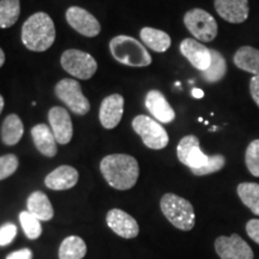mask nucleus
<instances>
[{
  "instance_id": "obj_15",
  "label": "nucleus",
  "mask_w": 259,
  "mask_h": 259,
  "mask_svg": "<svg viewBox=\"0 0 259 259\" xmlns=\"http://www.w3.org/2000/svg\"><path fill=\"white\" fill-rule=\"evenodd\" d=\"M122 113H124V97L120 94L107 96L100 107V122L107 130L114 128L121 121Z\"/></svg>"
},
{
  "instance_id": "obj_24",
  "label": "nucleus",
  "mask_w": 259,
  "mask_h": 259,
  "mask_svg": "<svg viewBox=\"0 0 259 259\" xmlns=\"http://www.w3.org/2000/svg\"><path fill=\"white\" fill-rule=\"evenodd\" d=\"M211 53V64L208 67V70L200 72L202 78L206 83H218L221 80L227 73V61L225 57L216 50H210Z\"/></svg>"
},
{
  "instance_id": "obj_6",
  "label": "nucleus",
  "mask_w": 259,
  "mask_h": 259,
  "mask_svg": "<svg viewBox=\"0 0 259 259\" xmlns=\"http://www.w3.org/2000/svg\"><path fill=\"white\" fill-rule=\"evenodd\" d=\"M132 127L136 134L141 136L145 147L153 150H161L166 148L169 142V137L166 130L160 122L155 121L148 115H137L132 120Z\"/></svg>"
},
{
  "instance_id": "obj_30",
  "label": "nucleus",
  "mask_w": 259,
  "mask_h": 259,
  "mask_svg": "<svg viewBox=\"0 0 259 259\" xmlns=\"http://www.w3.org/2000/svg\"><path fill=\"white\" fill-rule=\"evenodd\" d=\"M226 164V157L221 154L218 155H211L209 157L208 163L205 166H203L202 168H198V169H193L191 170L194 176L198 177H203V176H209V174L216 173V171H220L225 167Z\"/></svg>"
},
{
  "instance_id": "obj_16",
  "label": "nucleus",
  "mask_w": 259,
  "mask_h": 259,
  "mask_svg": "<svg viewBox=\"0 0 259 259\" xmlns=\"http://www.w3.org/2000/svg\"><path fill=\"white\" fill-rule=\"evenodd\" d=\"M215 10L220 17L233 24H239L248 18V0H215Z\"/></svg>"
},
{
  "instance_id": "obj_29",
  "label": "nucleus",
  "mask_w": 259,
  "mask_h": 259,
  "mask_svg": "<svg viewBox=\"0 0 259 259\" xmlns=\"http://www.w3.org/2000/svg\"><path fill=\"white\" fill-rule=\"evenodd\" d=\"M245 162L252 176L259 178V139H254L248 144L246 149Z\"/></svg>"
},
{
  "instance_id": "obj_27",
  "label": "nucleus",
  "mask_w": 259,
  "mask_h": 259,
  "mask_svg": "<svg viewBox=\"0 0 259 259\" xmlns=\"http://www.w3.org/2000/svg\"><path fill=\"white\" fill-rule=\"evenodd\" d=\"M21 14L19 0H0V28L12 27Z\"/></svg>"
},
{
  "instance_id": "obj_11",
  "label": "nucleus",
  "mask_w": 259,
  "mask_h": 259,
  "mask_svg": "<svg viewBox=\"0 0 259 259\" xmlns=\"http://www.w3.org/2000/svg\"><path fill=\"white\" fill-rule=\"evenodd\" d=\"M66 21L71 28L87 37H95L101 31V25L95 16L79 6H71L66 11Z\"/></svg>"
},
{
  "instance_id": "obj_14",
  "label": "nucleus",
  "mask_w": 259,
  "mask_h": 259,
  "mask_svg": "<svg viewBox=\"0 0 259 259\" xmlns=\"http://www.w3.org/2000/svg\"><path fill=\"white\" fill-rule=\"evenodd\" d=\"M180 52L192 64V66L200 72L208 70L211 64V53L209 48L194 38H185L181 41Z\"/></svg>"
},
{
  "instance_id": "obj_13",
  "label": "nucleus",
  "mask_w": 259,
  "mask_h": 259,
  "mask_svg": "<svg viewBox=\"0 0 259 259\" xmlns=\"http://www.w3.org/2000/svg\"><path fill=\"white\" fill-rule=\"evenodd\" d=\"M107 225L115 234L124 239L136 238L139 233V226L136 220L120 209L109 210L106 216Z\"/></svg>"
},
{
  "instance_id": "obj_33",
  "label": "nucleus",
  "mask_w": 259,
  "mask_h": 259,
  "mask_svg": "<svg viewBox=\"0 0 259 259\" xmlns=\"http://www.w3.org/2000/svg\"><path fill=\"white\" fill-rule=\"evenodd\" d=\"M246 233H247L252 240L259 245V220H250L247 225H246Z\"/></svg>"
},
{
  "instance_id": "obj_18",
  "label": "nucleus",
  "mask_w": 259,
  "mask_h": 259,
  "mask_svg": "<svg viewBox=\"0 0 259 259\" xmlns=\"http://www.w3.org/2000/svg\"><path fill=\"white\" fill-rule=\"evenodd\" d=\"M79 174L76 168L71 166H60L51 171L45 179V184L48 189L54 191L69 190L76 185Z\"/></svg>"
},
{
  "instance_id": "obj_26",
  "label": "nucleus",
  "mask_w": 259,
  "mask_h": 259,
  "mask_svg": "<svg viewBox=\"0 0 259 259\" xmlns=\"http://www.w3.org/2000/svg\"><path fill=\"white\" fill-rule=\"evenodd\" d=\"M238 194L242 203L251 210L254 215L259 216V184L241 183L239 184Z\"/></svg>"
},
{
  "instance_id": "obj_17",
  "label": "nucleus",
  "mask_w": 259,
  "mask_h": 259,
  "mask_svg": "<svg viewBox=\"0 0 259 259\" xmlns=\"http://www.w3.org/2000/svg\"><path fill=\"white\" fill-rule=\"evenodd\" d=\"M145 107L157 121L168 124L176 119V112L171 108L163 94L158 90H150L145 96Z\"/></svg>"
},
{
  "instance_id": "obj_4",
  "label": "nucleus",
  "mask_w": 259,
  "mask_h": 259,
  "mask_svg": "<svg viewBox=\"0 0 259 259\" xmlns=\"http://www.w3.org/2000/svg\"><path fill=\"white\" fill-rule=\"evenodd\" d=\"M160 206L163 215L180 231H191L196 223V213L189 200L174 193H166L161 198Z\"/></svg>"
},
{
  "instance_id": "obj_22",
  "label": "nucleus",
  "mask_w": 259,
  "mask_h": 259,
  "mask_svg": "<svg viewBox=\"0 0 259 259\" xmlns=\"http://www.w3.org/2000/svg\"><path fill=\"white\" fill-rule=\"evenodd\" d=\"M141 40L143 41L145 46L157 53H163L169 50L171 40L167 32L158 30V29L145 27L141 30Z\"/></svg>"
},
{
  "instance_id": "obj_3",
  "label": "nucleus",
  "mask_w": 259,
  "mask_h": 259,
  "mask_svg": "<svg viewBox=\"0 0 259 259\" xmlns=\"http://www.w3.org/2000/svg\"><path fill=\"white\" fill-rule=\"evenodd\" d=\"M109 50L114 59L122 65L132 67L149 66L153 61L149 52L136 38L127 35H118L109 42Z\"/></svg>"
},
{
  "instance_id": "obj_31",
  "label": "nucleus",
  "mask_w": 259,
  "mask_h": 259,
  "mask_svg": "<svg viewBox=\"0 0 259 259\" xmlns=\"http://www.w3.org/2000/svg\"><path fill=\"white\" fill-rule=\"evenodd\" d=\"M18 168V158L14 154L0 156V180L11 177Z\"/></svg>"
},
{
  "instance_id": "obj_7",
  "label": "nucleus",
  "mask_w": 259,
  "mask_h": 259,
  "mask_svg": "<svg viewBox=\"0 0 259 259\" xmlns=\"http://www.w3.org/2000/svg\"><path fill=\"white\" fill-rule=\"evenodd\" d=\"M60 63L67 73L83 80L92 78L97 70V63L93 56L79 50L65 51Z\"/></svg>"
},
{
  "instance_id": "obj_37",
  "label": "nucleus",
  "mask_w": 259,
  "mask_h": 259,
  "mask_svg": "<svg viewBox=\"0 0 259 259\" xmlns=\"http://www.w3.org/2000/svg\"><path fill=\"white\" fill-rule=\"evenodd\" d=\"M4 63H5V53H4V51L0 48V67L4 65Z\"/></svg>"
},
{
  "instance_id": "obj_5",
  "label": "nucleus",
  "mask_w": 259,
  "mask_h": 259,
  "mask_svg": "<svg viewBox=\"0 0 259 259\" xmlns=\"http://www.w3.org/2000/svg\"><path fill=\"white\" fill-rule=\"evenodd\" d=\"M184 24L200 42H211L219 32L216 19L203 9H192L184 16Z\"/></svg>"
},
{
  "instance_id": "obj_9",
  "label": "nucleus",
  "mask_w": 259,
  "mask_h": 259,
  "mask_svg": "<svg viewBox=\"0 0 259 259\" xmlns=\"http://www.w3.org/2000/svg\"><path fill=\"white\" fill-rule=\"evenodd\" d=\"M177 155L181 163L189 167L191 170L205 166L210 157L209 155H205L200 150L199 139L193 135L181 138L178 144Z\"/></svg>"
},
{
  "instance_id": "obj_19",
  "label": "nucleus",
  "mask_w": 259,
  "mask_h": 259,
  "mask_svg": "<svg viewBox=\"0 0 259 259\" xmlns=\"http://www.w3.org/2000/svg\"><path fill=\"white\" fill-rule=\"evenodd\" d=\"M31 137L35 147L42 155L47 157H54L57 155V139L52 128L46 124L35 125L31 128Z\"/></svg>"
},
{
  "instance_id": "obj_10",
  "label": "nucleus",
  "mask_w": 259,
  "mask_h": 259,
  "mask_svg": "<svg viewBox=\"0 0 259 259\" xmlns=\"http://www.w3.org/2000/svg\"><path fill=\"white\" fill-rule=\"evenodd\" d=\"M216 253L221 259H253V251L241 236H219L215 240Z\"/></svg>"
},
{
  "instance_id": "obj_23",
  "label": "nucleus",
  "mask_w": 259,
  "mask_h": 259,
  "mask_svg": "<svg viewBox=\"0 0 259 259\" xmlns=\"http://www.w3.org/2000/svg\"><path fill=\"white\" fill-rule=\"evenodd\" d=\"M23 122L17 114H10L2 125V141L6 145H16L23 136Z\"/></svg>"
},
{
  "instance_id": "obj_20",
  "label": "nucleus",
  "mask_w": 259,
  "mask_h": 259,
  "mask_svg": "<svg viewBox=\"0 0 259 259\" xmlns=\"http://www.w3.org/2000/svg\"><path fill=\"white\" fill-rule=\"evenodd\" d=\"M28 211L40 221H50L53 218L54 210L47 194L41 191H35L29 196L27 202Z\"/></svg>"
},
{
  "instance_id": "obj_28",
  "label": "nucleus",
  "mask_w": 259,
  "mask_h": 259,
  "mask_svg": "<svg viewBox=\"0 0 259 259\" xmlns=\"http://www.w3.org/2000/svg\"><path fill=\"white\" fill-rule=\"evenodd\" d=\"M19 222H21L22 228H23L24 234L28 236L29 239L34 240L37 239L42 233V227L40 223V220H37L34 215H31L28 211H22L19 213Z\"/></svg>"
},
{
  "instance_id": "obj_21",
  "label": "nucleus",
  "mask_w": 259,
  "mask_h": 259,
  "mask_svg": "<svg viewBox=\"0 0 259 259\" xmlns=\"http://www.w3.org/2000/svg\"><path fill=\"white\" fill-rule=\"evenodd\" d=\"M235 66L248 73L259 76V50L251 46H242L233 58Z\"/></svg>"
},
{
  "instance_id": "obj_32",
  "label": "nucleus",
  "mask_w": 259,
  "mask_h": 259,
  "mask_svg": "<svg viewBox=\"0 0 259 259\" xmlns=\"http://www.w3.org/2000/svg\"><path fill=\"white\" fill-rule=\"evenodd\" d=\"M17 235V227L14 223H5L0 227V246L11 244Z\"/></svg>"
},
{
  "instance_id": "obj_38",
  "label": "nucleus",
  "mask_w": 259,
  "mask_h": 259,
  "mask_svg": "<svg viewBox=\"0 0 259 259\" xmlns=\"http://www.w3.org/2000/svg\"><path fill=\"white\" fill-rule=\"evenodd\" d=\"M4 97H3L2 95H0V114H2L3 109H4Z\"/></svg>"
},
{
  "instance_id": "obj_12",
  "label": "nucleus",
  "mask_w": 259,
  "mask_h": 259,
  "mask_svg": "<svg viewBox=\"0 0 259 259\" xmlns=\"http://www.w3.org/2000/svg\"><path fill=\"white\" fill-rule=\"evenodd\" d=\"M48 121L57 143L63 145L70 143L73 136V126L69 112L63 107H53L48 112Z\"/></svg>"
},
{
  "instance_id": "obj_8",
  "label": "nucleus",
  "mask_w": 259,
  "mask_h": 259,
  "mask_svg": "<svg viewBox=\"0 0 259 259\" xmlns=\"http://www.w3.org/2000/svg\"><path fill=\"white\" fill-rule=\"evenodd\" d=\"M54 93L61 102H64L71 112L77 115H85L90 111L89 100L84 96L80 84L74 79L64 78L57 83Z\"/></svg>"
},
{
  "instance_id": "obj_1",
  "label": "nucleus",
  "mask_w": 259,
  "mask_h": 259,
  "mask_svg": "<svg viewBox=\"0 0 259 259\" xmlns=\"http://www.w3.org/2000/svg\"><path fill=\"white\" fill-rule=\"evenodd\" d=\"M100 169L108 185L120 191L132 189L139 177L137 160L126 154H112L103 157Z\"/></svg>"
},
{
  "instance_id": "obj_25",
  "label": "nucleus",
  "mask_w": 259,
  "mask_h": 259,
  "mask_svg": "<svg viewBox=\"0 0 259 259\" xmlns=\"http://www.w3.org/2000/svg\"><path fill=\"white\" fill-rule=\"evenodd\" d=\"M85 254V242L82 238L76 235L64 239L59 247V259H82Z\"/></svg>"
},
{
  "instance_id": "obj_35",
  "label": "nucleus",
  "mask_w": 259,
  "mask_h": 259,
  "mask_svg": "<svg viewBox=\"0 0 259 259\" xmlns=\"http://www.w3.org/2000/svg\"><path fill=\"white\" fill-rule=\"evenodd\" d=\"M32 252L29 248H22V250L12 252L10 253L6 259H31Z\"/></svg>"
},
{
  "instance_id": "obj_34",
  "label": "nucleus",
  "mask_w": 259,
  "mask_h": 259,
  "mask_svg": "<svg viewBox=\"0 0 259 259\" xmlns=\"http://www.w3.org/2000/svg\"><path fill=\"white\" fill-rule=\"evenodd\" d=\"M250 93L255 105L259 107V76H253L250 80Z\"/></svg>"
},
{
  "instance_id": "obj_36",
  "label": "nucleus",
  "mask_w": 259,
  "mask_h": 259,
  "mask_svg": "<svg viewBox=\"0 0 259 259\" xmlns=\"http://www.w3.org/2000/svg\"><path fill=\"white\" fill-rule=\"evenodd\" d=\"M192 96L194 97V99H202V97L204 96V92L202 89H198V88H193L192 89Z\"/></svg>"
},
{
  "instance_id": "obj_2",
  "label": "nucleus",
  "mask_w": 259,
  "mask_h": 259,
  "mask_svg": "<svg viewBox=\"0 0 259 259\" xmlns=\"http://www.w3.org/2000/svg\"><path fill=\"white\" fill-rule=\"evenodd\" d=\"M56 41L54 22L46 12L31 15L22 27V42L32 52H45Z\"/></svg>"
}]
</instances>
